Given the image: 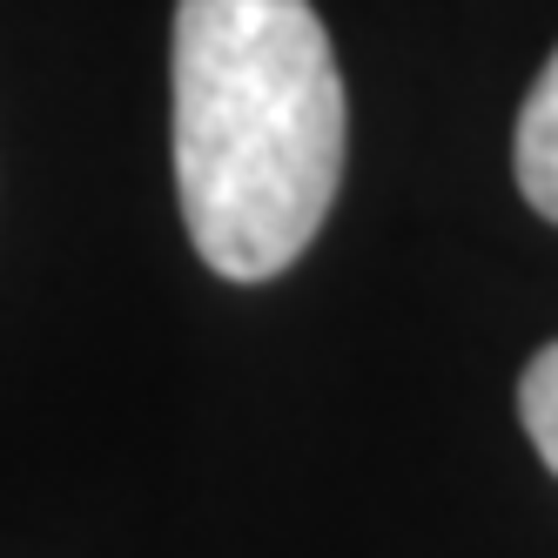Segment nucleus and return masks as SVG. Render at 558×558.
I'll return each instance as SVG.
<instances>
[{
  "label": "nucleus",
  "mask_w": 558,
  "mask_h": 558,
  "mask_svg": "<svg viewBox=\"0 0 558 558\" xmlns=\"http://www.w3.org/2000/svg\"><path fill=\"white\" fill-rule=\"evenodd\" d=\"M343 175V82L310 0L175 8V195L229 283L290 269Z\"/></svg>",
  "instance_id": "f257e3e1"
},
{
  "label": "nucleus",
  "mask_w": 558,
  "mask_h": 558,
  "mask_svg": "<svg viewBox=\"0 0 558 558\" xmlns=\"http://www.w3.org/2000/svg\"><path fill=\"white\" fill-rule=\"evenodd\" d=\"M518 417H525L538 458L558 471V343H545L518 377Z\"/></svg>",
  "instance_id": "7ed1b4c3"
},
{
  "label": "nucleus",
  "mask_w": 558,
  "mask_h": 558,
  "mask_svg": "<svg viewBox=\"0 0 558 558\" xmlns=\"http://www.w3.org/2000/svg\"><path fill=\"white\" fill-rule=\"evenodd\" d=\"M518 189L525 203L558 222V54L538 68V82L525 95V114H518Z\"/></svg>",
  "instance_id": "f03ea898"
}]
</instances>
